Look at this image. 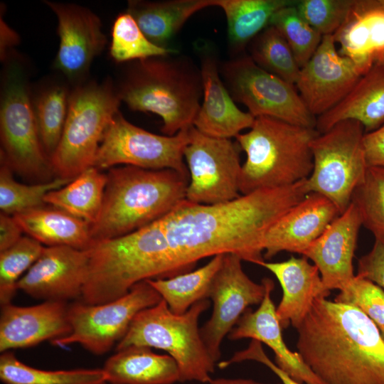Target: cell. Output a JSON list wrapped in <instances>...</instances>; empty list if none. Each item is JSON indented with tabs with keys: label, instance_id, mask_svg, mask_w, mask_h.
I'll return each mask as SVG.
<instances>
[{
	"label": "cell",
	"instance_id": "cell-1",
	"mask_svg": "<svg viewBox=\"0 0 384 384\" xmlns=\"http://www.w3.org/2000/svg\"><path fill=\"white\" fill-rule=\"evenodd\" d=\"M306 179L219 204L183 200L160 219L180 268L187 272L203 258L225 254L260 265L268 230L309 193Z\"/></svg>",
	"mask_w": 384,
	"mask_h": 384
},
{
	"label": "cell",
	"instance_id": "cell-2",
	"mask_svg": "<svg viewBox=\"0 0 384 384\" xmlns=\"http://www.w3.org/2000/svg\"><path fill=\"white\" fill-rule=\"evenodd\" d=\"M297 330V352L326 384H384V341L357 307L316 299Z\"/></svg>",
	"mask_w": 384,
	"mask_h": 384
},
{
	"label": "cell",
	"instance_id": "cell-3",
	"mask_svg": "<svg viewBox=\"0 0 384 384\" xmlns=\"http://www.w3.org/2000/svg\"><path fill=\"white\" fill-rule=\"evenodd\" d=\"M87 250L81 301L88 304L115 300L142 281L184 273L170 250L160 219L127 235L95 242Z\"/></svg>",
	"mask_w": 384,
	"mask_h": 384
},
{
	"label": "cell",
	"instance_id": "cell-4",
	"mask_svg": "<svg viewBox=\"0 0 384 384\" xmlns=\"http://www.w3.org/2000/svg\"><path fill=\"white\" fill-rule=\"evenodd\" d=\"M188 177L173 169L112 167L102 206L91 225L93 242L120 237L164 217L186 199Z\"/></svg>",
	"mask_w": 384,
	"mask_h": 384
},
{
	"label": "cell",
	"instance_id": "cell-5",
	"mask_svg": "<svg viewBox=\"0 0 384 384\" xmlns=\"http://www.w3.org/2000/svg\"><path fill=\"white\" fill-rule=\"evenodd\" d=\"M117 90L129 109L159 115L161 132L174 136L193 126L203 82L200 68L191 60L169 55L134 61Z\"/></svg>",
	"mask_w": 384,
	"mask_h": 384
},
{
	"label": "cell",
	"instance_id": "cell-6",
	"mask_svg": "<svg viewBox=\"0 0 384 384\" xmlns=\"http://www.w3.org/2000/svg\"><path fill=\"white\" fill-rule=\"evenodd\" d=\"M319 134L315 128L255 117L250 130L235 137L246 154L240 193L286 187L308 178L314 166L311 142Z\"/></svg>",
	"mask_w": 384,
	"mask_h": 384
},
{
	"label": "cell",
	"instance_id": "cell-7",
	"mask_svg": "<svg viewBox=\"0 0 384 384\" xmlns=\"http://www.w3.org/2000/svg\"><path fill=\"white\" fill-rule=\"evenodd\" d=\"M209 306L210 302L203 299L185 313L176 314L161 299L135 316L116 351L133 346L165 351L176 362L179 382L209 383L216 363L198 328L199 317Z\"/></svg>",
	"mask_w": 384,
	"mask_h": 384
},
{
	"label": "cell",
	"instance_id": "cell-8",
	"mask_svg": "<svg viewBox=\"0 0 384 384\" xmlns=\"http://www.w3.org/2000/svg\"><path fill=\"white\" fill-rule=\"evenodd\" d=\"M1 82V157L14 172L46 182L55 177L42 146L26 61L13 50L3 61Z\"/></svg>",
	"mask_w": 384,
	"mask_h": 384
},
{
	"label": "cell",
	"instance_id": "cell-9",
	"mask_svg": "<svg viewBox=\"0 0 384 384\" xmlns=\"http://www.w3.org/2000/svg\"><path fill=\"white\" fill-rule=\"evenodd\" d=\"M110 78L73 86L64 129L50 158L55 177L73 180L93 163L102 137L121 103Z\"/></svg>",
	"mask_w": 384,
	"mask_h": 384
},
{
	"label": "cell",
	"instance_id": "cell-10",
	"mask_svg": "<svg viewBox=\"0 0 384 384\" xmlns=\"http://www.w3.org/2000/svg\"><path fill=\"white\" fill-rule=\"evenodd\" d=\"M364 134L359 122L346 119L311 142L314 166L306 179L307 191L327 198L340 214L351 204L353 191L368 169Z\"/></svg>",
	"mask_w": 384,
	"mask_h": 384
},
{
	"label": "cell",
	"instance_id": "cell-11",
	"mask_svg": "<svg viewBox=\"0 0 384 384\" xmlns=\"http://www.w3.org/2000/svg\"><path fill=\"white\" fill-rule=\"evenodd\" d=\"M221 74L233 100L242 103L254 117H269L316 129V117L294 85L262 69L250 56L227 61Z\"/></svg>",
	"mask_w": 384,
	"mask_h": 384
},
{
	"label": "cell",
	"instance_id": "cell-12",
	"mask_svg": "<svg viewBox=\"0 0 384 384\" xmlns=\"http://www.w3.org/2000/svg\"><path fill=\"white\" fill-rule=\"evenodd\" d=\"M161 299L145 280L136 284L126 295L109 302H75L68 309L70 333L51 343L60 346L78 343L94 354H104L124 336L139 311Z\"/></svg>",
	"mask_w": 384,
	"mask_h": 384
},
{
	"label": "cell",
	"instance_id": "cell-13",
	"mask_svg": "<svg viewBox=\"0 0 384 384\" xmlns=\"http://www.w3.org/2000/svg\"><path fill=\"white\" fill-rule=\"evenodd\" d=\"M189 129L174 136L156 134L130 123L119 112L102 137L92 166L101 171L120 164L169 169L188 177L183 151L189 142Z\"/></svg>",
	"mask_w": 384,
	"mask_h": 384
},
{
	"label": "cell",
	"instance_id": "cell-14",
	"mask_svg": "<svg viewBox=\"0 0 384 384\" xmlns=\"http://www.w3.org/2000/svg\"><path fill=\"white\" fill-rule=\"evenodd\" d=\"M240 151L236 141L212 137L191 127L183 151L190 176L186 200L215 205L240 197Z\"/></svg>",
	"mask_w": 384,
	"mask_h": 384
},
{
	"label": "cell",
	"instance_id": "cell-15",
	"mask_svg": "<svg viewBox=\"0 0 384 384\" xmlns=\"http://www.w3.org/2000/svg\"><path fill=\"white\" fill-rule=\"evenodd\" d=\"M242 260L234 254H225L208 293L213 303L210 319L200 329L204 344L217 363L220 346L250 305L260 304L266 292L265 278L261 284L252 281L244 272Z\"/></svg>",
	"mask_w": 384,
	"mask_h": 384
},
{
	"label": "cell",
	"instance_id": "cell-16",
	"mask_svg": "<svg viewBox=\"0 0 384 384\" xmlns=\"http://www.w3.org/2000/svg\"><path fill=\"white\" fill-rule=\"evenodd\" d=\"M44 3L58 20L59 48L54 68L73 86L86 81L92 61L107 42L100 17L78 4L50 1Z\"/></svg>",
	"mask_w": 384,
	"mask_h": 384
},
{
	"label": "cell",
	"instance_id": "cell-17",
	"mask_svg": "<svg viewBox=\"0 0 384 384\" xmlns=\"http://www.w3.org/2000/svg\"><path fill=\"white\" fill-rule=\"evenodd\" d=\"M363 75L352 60L338 53L334 35H328L300 68L295 85L309 112L319 117L341 102Z\"/></svg>",
	"mask_w": 384,
	"mask_h": 384
},
{
	"label": "cell",
	"instance_id": "cell-18",
	"mask_svg": "<svg viewBox=\"0 0 384 384\" xmlns=\"http://www.w3.org/2000/svg\"><path fill=\"white\" fill-rule=\"evenodd\" d=\"M88 267L87 250L68 246L44 247L18 282V289L46 301L81 297Z\"/></svg>",
	"mask_w": 384,
	"mask_h": 384
},
{
	"label": "cell",
	"instance_id": "cell-19",
	"mask_svg": "<svg viewBox=\"0 0 384 384\" xmlns=\"http://www.w3.org/2000/svg\"><path fill=\"white\" fill-rule=\"evenodd\" d=\"M339 215L327 198L308 193L270 228L264 240V257L270 259L283 251L303 255Z\"/></svg>",
	"mask_w": 384,
	"mask_h": 384
},
{
	"label": "cell",
	"instance_id": "cell-20",
	"mask_svg": "<svg viewBox=\"0 0 384 384\" xmlns=\"http://www.w3.org/2000/svg\"><path fill=\"white\" fill-rule=\"evenodd\" d=\"M361 225L359 212L351 202L303 254L318 268L327 289L340 291L354 277L353 260Z\"/></svg>",
	"mask_w": 384,
	"mask_h": 384
},
{
	"label": "cell",
	"instance_id": "cell-21",
	"mask_svg": "<svg viewBox=\"0 0 384 384\" xmlns=\"http://www.w3.org/2000/svg\"><path fill=\"white\" fill-rule=\"evenodd\" d=\"M68 309L63 301H46L29 306L11 303L1 306V353L66 336L71 331Z\"/></svg>",
	"mask_w": 384,
	"mask_h": 384
},
{
	"label": "cell",
	"instance_id": "cell-22",
	"mask_svg": "<svg viewBox=\"0 0 384 384\" xmlns=\"http://www.w3.org/2000/svg\"><path fill=\"white\" fill-rule=\"evenodd\" d=\"M265 279L266 292L260 306L255 311L247 309L243 313L228 335V338L235 341L250 338L264 343L274 351L275 364L291 378L301 384H326L298 352L292 351L285 344L271 298L274 282L270 278Z\"/></svg>",
	"mask_w": 384,
	"mask_h": 384
},
{
	"label": "cell",
	"instance_id": "cell-23",
	"mask_svg": "<svg viewBox=\"0 0 384 384\" xmlns=\"http://www.w3.org/2000/svg\"><path fill=\"white\" fill-rule=\"evenodd\" d=\"M200 70L203 101L193 126L204 134L222 139L235 138L243 129H250L255 117L235 104L213 55L201 54Z\"/></svg>",
	"mask_w": 384,
	"mask_h": 384
},
{
	"label": "cell",
	"instance_id": "cell-24",
	"mask_svg": "<svg viewBox=\"0 0 384 384\" xmlns=\"http://www.w3.org/2000/svg\"><path fill=\"white\" fill-rule=\"evenodd\" d=\"M260 266L270 271L282 287V297L276 308V314L282 329L289 325L298 329L314 301L327 298L331 294L325 287L318 268L304 256H292L279 262L264 261Z\"/></svg>",
	"mask_w": 384,
	"mask_h": 384
},
{
	"label": "cell",
	"instance_id": "cell-25",
	"mask_svg": "<svg viewBox=\"0 0 384 384\" xmlns=\"http://www.w3.org/2000/svg\"><path fill=\"white\" fill-rule=\"evenodd\" d=\"M346 119L359 122L365 133L384 123V64L375 63L341 102L316 117V129L322 134Z\"/></svg>",
	"mask_w": 384,
	"mask_h": 384
},
{
	"label": "cell",
	"instance_id": "cell-26",
	"mask_svg": "<svg viewBox=\"0 0 384 384\" xmlns=\"http://www.w3.org/2000/svg\"><path fill=\"white\" fill-rule=\"evenodd\" d=\"M334 37L338 53L352 60L364 75L384 52V11L363 9L354 1L346 21Z\"/></svg>",
	"mask_w": 384,
	"mask_h": 384
},
{
	"label": "cell",
	"instance_id": "cell-27",
	"mask_svg": "<svg viewBox=\"0 0 384 384\" xmlns=\"http://www.w3.org/2000/svg\"><path fill=\"white\" fill-rule=\"evenodd\" d=\"M102 370L110 384H174L179 382L176 362L169 355L153 353L144 346L117 351Z\"/></svg>",
	"mask_w": 384,
	"mask_h": 384
},
{
	"label": "cell",
	"instance_id": "cell-28",
	"mask_svg": "<svg viewBox=\"0 0 384 384\" xmlns=\"http://www.w3.org/2000/svg\"><path fill=\"white\" fill-rule=\"evenodd\" d=\"M13 216L23 233L47 247L87 250L94 243L90 224L53 206H44Z\"/></svg>",
	"mask_w": 384,
	"mask_h": 384
},
{
	"label": "cell",
	"instance_id": "cell-29",
	"mask_svg": "<svg viewBox=\"0 0 384 384\" xmlns=\"http://www.w3.org/2000/svg\"><path fill=\"white\" fill-rule=\"evenodd\" d=\"M213 6V0L129 1L127 11L154 44H168L186 21L198 11Z\"/></svg>",
	"mask_w": 384,
	"mask_h": 384
},
{
	"label": "cell",
	"instance_id": "cell-30",
	"mask_svg": "<svg viewBox=\"0 0 384 384\" xmlns=\"http://www.w3.org/2000/svg\"><path fill=\"white\" fill-rule=\"evenodd\" d=\"M106 183L107 174L92 166L65 186L48 193L44 201L92 225L100 213Z\"/></svg>",
	"mask_w": 384,
	"mask_h": 384
},
{
	"label": "cell",
	"instance_id": "cell-31",
	"mask_svg": "<svg viewBox=\"0 0 384 384\" xmlns=\"http://www.w3.org/2000/svg\"><path fill=\"white\" fill-rule=\"evenodd\" d=\"M295 0H213L224 12L231 47L242 49L266 28L273 15Z\"/></svg>",
	"mask_w": 384,
	"mask_h": 384
},
{
	"label": "cell",
	"instance_id": "cell-32",
	"mask_svg": "<svg viewBox=\"0 0 384 384\" xmlns=\"http://www.w3.org/2000/svg\"><path fill=\"white\" fill-rule=\"evenodd\" d=\"M224 255H218L205 265L169 278L147 279L174 314L187 311L194 304L208 298L212 281Z\"/></svg>",
	"mask_w": 384,
	"mask_h": 384
},
{
	"label": "cell",
	"instance_id": "cell-33",
	"mask_svg": "<svg viewBox=\"0 0 384 384\" xmlns=\"http://www.w3.org/2000/svg\"><path fill=\"white\" fill-rule=\"evenodd\" d=\"M71 89L66 84L46 82L32 95L39 137L50 160L60 142L65 124Z\"/></svg>",
	"mask_w": 384,
	"mask_h": 384
},
{
	"label": "cell",
	"instance_id": "cell-34",
	"mask_svg": "<svg viewBox=\"0 0 384 384\" xmlns=\"http://www.w3.org/2000/svg\"><path fill=\"white\" fill-rule=\"evenodd\" d=\"M0 379L4 384H107L102 368L41 370L23 363L10 351L0 356Z\"/></svg>",
	"mask_w": 384,
	"mask_h": 384
},
{
	"label": "cell",
	"instance_id": "cell-35",
	"mask_svg": "<svg viewBox=\"0 0 384 384\" xmlns=\"http://www.w3.org/2000/svg\"><path fill=\"white\" fill-rule=\"evenodd\" d=\"M0 167L1 213L14 215L46 205V196L52 191L65 186L72 180L55 177L34 184H24L16 181L13 171L1 159Z\"/></svg>",
	"mask_w": 384,
	"mask_h": 384
},
{
	"label": "cell",
	"instance_id": "cell-36",
	"mask_svg": "<svg viewBox=\"0 0 384 384\" xmlns=\"http://www.w3.org/2000/svg\"><path fill=\"white\" fill-rule=\"evenodd\" d=\"M249 56L262 69L295 85L300 68L287 41L274 26L269 25L252 40Z\"/></svg>",
	"mask_w": 384,
	"mask_h": 384
},
{
	"label": "cell",
	"instance_id": "cell-37",
	"mask_svg": "<svg viewBox=\"0 0 384 384\" xmlns=\"http://www.w3.org/2000/svg\"><path fill=\"white\" fill-rule=\"evenodd\" d=\"M174 48H163L151 42L127 12L119 14L112 30L110 54L117 63L176 54Z\"/></svg>",
	"mask_w": 384,
	"mask_h": 384
},
{
	"label": "cell",
	"instance_id": "cell-38",
	"mask_svg": "<svg viewBox=\"0 0 384 384\" xmlns=\"http://www.w3.org/2000/svg\"><path fill=\"white\" fill-rule=\"evenodd\" d=\"M351 202L359 212L362 225L373 233L375 240L384 244V167H368Z\"/></svg>",
	"mask_w": 384,
	"mask_h": 384
},
{
	"label": "cell",
	"instance_id": "cell-39",
	"mask_svg": "<svg viewBox=\"0 0 384 384\" xmlns=\"http://www.w3.org/2000/svg\"><path fill=\"white\" fill-rule=\"evenodd\" d=\"M43 248L41 242L27 235L0 252L1 306L11 303L18 281L38 259Z\"/></svg>",
	"mask_w": 384,
	"mask_h": 384
},
{
	"label": "cell",
	"instance_id": "cell-40",
	"mask_svg": "<svg viewBox=\"0 0 384 384\" xmlns=\"http://www.w3.org/2000/svg\"><path fill=\"white\" fill-rule=\"evenodd\" d=\"M296 1L277 11L270 25L274 26L285 38L301 68L317 49L322 36L301 16L295 6Z\"/></svg>",
	"mask_w": 384,
	"mask_h": 384
},
{
	"label": "cell",
	"instance_id": "cell-41",
	"mask_svg": "<svg viewBox=\"0 0 384 384\" xmlns=\"http://www.w3.org/2000/svg\"><path fill=\"white\" fill-rule=\"evenodd\" d=\"M354 0H297L301 16L322 36L334 35L346 21Z\"/></svg>",
	"mask_w": 384,
	"mask_h": 384
},
{
	"label": "cell",
	"instance_id": "cell-42",
	"mask_svg": "<svg viewBox=\"0 0 384 384\" xmlns=\"http://www.w3.org/2000/svg\"><path fill=\"white\" fill-rule=\"evenodd\" d=\"M334 301L357 307L377 325L384 328V290L372 281L355 275Z\"/></svg>",
	"mask_w": 384,
	"mask_h": 384
},
{
	"label": "cell",
	"instance_id": "cell-43",
	"mask_svg": "<svg viewBox=\"0 0 384 384\" xmlns=\"http://www.w3.org/2000/svg\"><path fill=\"white\" fill-rule=\"evenodd\" d=\"M247 360L255 361L265 365L276 374L282 384H301L291 378L273 363L265 353L262 343L257 340L252 339L247 348L236 352L230 359L220 362L218 367L225 368L233 363Z\"/></svg>",
	"mask_w": 384,
	"mask_h": 384
},
{
	"label": "cell",
	"instance_id": "cell-44",
	"mask_svg": "<svg viewBox=\"0 0 384 384\" xmlns=\"http://www.w3.org/2000/svg\"><path fill=\"white\" fill-rule=\"evenodd\" d=\"M358 275L384 289V244L375 240L371 250L358 260Z\"/></svg>",
	"mask_w": 384,
	"mask_h": 384
},
{
	"label": "cell",
	"instance_id": "cell-45",
	"mask_svg": "<svg viewBox=\"0 0 384 384\" xmlns=\"http://www.w3.org/2000/svg\"><path fill=\"white\" fill-rule=\"evenodd\" d=\"M363 146L368 167H384V123L363 136Z\"/></svg>",
	"mask_w": 384,
	"mask_h": 384
},
{
	"label": "cell",
	"instance_id": "cell-46",
	"mask_svg": "<svg viewBox=\"0 0 384 384\" xmlns=\"http://www.w3.org/2000/svg\"><path fill=\"white\" fill-rule=\"evenodd\" d=\"M21 227L13 215L0 214V252L16 244L23 236Z\"/></svg>",
	"mask_w": 384,
	"mask_h": 384
},
{
	"label": "cell",
	"instance_id": "cell-47",
	"mask_svg": "<svg viewBox=\"0 0 384 384\" xmlns=\"http://www.w3.org/2000/svg\"><path fill=\"white\" fill-rule=\"evenodd\" d=\"M0 58L1 62L4 61L6 57L14 50V46L19 43V36L8 24L4 21L1 13L0 21Z\"/></svg>",
	"mask_w": 384,
	"mask_h": 384
},
{
	"label": "cell",
	"instance_id": "cell-48",
	"mask_svg": "<svg viewBox=\"0 0 384 384\" xmlns=\"http://www.w3.org/2000/svg\"><path fill=\"white\" fill-rule=\"evenodd\" d=\"M209 384H266L260 383L253 380L250 379H242V378H238V379H229V378H216V379H211ZM277 384H282V383H277Z\"/></svg>",
	"mask_w": 384,
	"mask_h": 384
},
{
	"label": "cell",
	"instance_id": "cell-49",
	"mask_svg": "<svg viewBox=\"0 0 384 384\" xmlns=\"http://www.w3.org/2000/svg\"><path fill=\"white\" fill-rule=\"evenodd\" d=\"M357 4L363 9L384 11V0H358Z\"/></svg>",
	"mask_w": 384,
	"mask_h": 384
},
{
	"label": "cell",
	"instance_id": "cell-50",
	"mask_svg": "<svg viewBox=\"0 0 384 384\" xmlns=\"http://www.w3.org/2000/svg\"><path fill=\"white\" fill-rule=\"evenodd\" d=\"M375 63L384 64V52L380 55Z\"/></svg>",
	"mask_w": 384,
	"mask_h": 384
},
{
	"label": "cell",
	"instance_id": "cell-51",
	"mask_svg": "<svg viewBox=\"0 0 384 384\" xmlns=\"http://www.w3.org/2000/svg\"><path fill=\"white\" fill-rule=\"evenodd\" d=\"M380 331L382 338H383V341H384V328H383L382 329H380Z\"/></svg>",
	"mask_w": 384,
	"mask_h": 384
}]
</instances>
